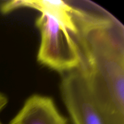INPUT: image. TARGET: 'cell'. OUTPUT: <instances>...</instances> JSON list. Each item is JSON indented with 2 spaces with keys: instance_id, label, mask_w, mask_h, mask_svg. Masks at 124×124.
I'll return each instance as SVG.
<instances>
[{
  "instance_id": "obj_7",
  "label": "cell",
  "mask_w": 124,
  "mask_h": 124,
  "mask_svg": "<svg viewBox=\"0 0 124 124\" xmlns=\"http://www.w3.org/2000/svg\"></svg>"
},
{
  "instance_id": "obj_3",
  "label": "cell",
  "mask_w": 124,
  "mask_h": 124,
  "mask_svg": "<svg viewBox=\"0 0 124 124\" xmlns=\"http://www.w3.org/2000/svg\"><path fill=\"white\" fill-rule=\"evenodd\" d=\"M61 92L73 124H115L96 105L80 70H74L64 75L61 84Z\"/></svg>"
},
{
  "instance_id": "obj_5",
  "label": "cell",
  "mask_w": 124,
  "mask_h": 124,
  "mask_svg": "<svg viewBox=\"0 0 124 124\" xmlns=\"http://www.w3.org/2000/svg\"><path fill=\"white\" fill-rule=\"evenodd\" d=\"M8 124H68L52 98L33 94Z\"/></svg>"
},
{
  "instance_id": "obj_4",
  "label": "cell",
  "mask_w": 124,
  "mask_h": 124,
  "mask_svg": "<svg viewBox=\"0 0 124 124\" xmlns=\"http://www.w3.org/2000/svg\"><path fill=\"white\" fill-rule=\"evenodd\" d=\"M31 8L38 10L56 20L73 35L78 33L76 19L80 12L78 1L62 0H12L0 5L3 14L20 8Z\"/></svg>"
},
{
  "instance_id": "obj_1",
  "label": "cell",
  "mask_w": 124,
  "mask_h": 124,
  "mask_svg": "<svg viewBox=\"0 0 124 124\" xmlns=\"http://www.w3.org/2000/svg\"><path fill=\"white\" fill-rule=\"evenodd\" d=\"M74 36L80 50L79 70L102 112L115 124H124V27L99 6L77 24Z\"/></svg>"
},
{
  "instance_id": "obj_6",
  "label": "cell",
  "mask_w": 124,
  "mask_h": 124,
  "mask_svg": "<svg viewBox=\"0 0 124 124\" xmlns=\"http://www.w3.org/2000/svg\"><path fill=\"white\" fill-rule=\"evenodd\" d=\"M8 102V100L6 96H5L3 94L0 93V111L3 109Z\"/></svg>"
},
{
  "instance_id": "obj_2",
  "label": "cell",
  "mask_w": 124,
  "mask_h": 124,
  "mask_svg": "<svg viewBox=\"0 0 124 124\" xmlns=\"http://www.w3.org/2000/svg\"><path fill=\"white\" fill-rule=\"evenodd\" d=\"M35 24L41 35L38 61L58 72L79 70L81 65V53L73 35L44 13L36 19Z\"/></svg>"
}]
</instances>
